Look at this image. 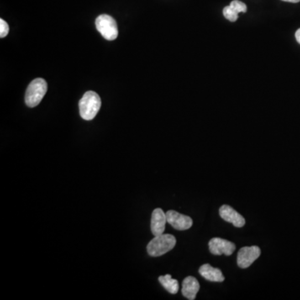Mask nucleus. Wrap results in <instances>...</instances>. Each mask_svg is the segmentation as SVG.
Here are the masks:
<instances>
[{
    "instance_id": "obj_1",
    "label": "nucleus",
    "mask_w": 300,
    "mask_h": 300,
    "mask_svg": "<svg viewBox=\"0 0 300 300\" xmlns=\"http://www.w3.org/2000/svg\"><path fill=\"white\" fill-rule=\"evenodd\" d=\"M80 116L85 120H92L101 108V99L94 91L85 93L79 103Z\"/></svg>"
},
{
    "instance_id": "obj_2",
    "label": "nucleus",
    "mask_w": 300,
    "mask_h": 300,
    "mask_svg": "<svg viewBox=\"0 0 300 300\" xmlns=\"http://www.w3.org/2000/svg\"><path fill=\"white\" fill-rule=\"evenodd\" d=\"M176 239L172 234L163 233L154 237L147 246L148 254L151 257H159L164 255L175 248Z\"/></svg>"
},
{
    "instance_id": "obj_3",
    "label": "nucleus",
    "mask_w": 300,
    "mask_h": 300,
    "mask_svg": "<svg viewBox=\"0 0 300 300\" xmlns=\"http://www.w3.org/2000/svg\"><path fill=\"white\" fill-rule=\"evenodd\" d=\"M48 90L46 81L43 79L33 80L26 90L25 103L28 107L33 108L39 105Z\"/></svg>"
},
{
    "instance_id": "obj_4",
    "label": "nucleus",
    "mask_w": 300,
    "mask_h": 300,
    "mask_svg": "<svg viewBox=\"0 0 300 300\" xmlns=\"http://www.w3.org/2000/svg\"><path fill=\"white\" fill-rule=\"evenodd\" d=\"M95 24L98 31L104 39L109 41L117 39L118 34V25L113 17L108 14H101L96 18Z\"/></svg>"
},
{
    "instance_id": "obj_5",
    "label": "nucleus",
    "mask_w": 300,
    "mask_h": 300,
    "mask_svg": "<svg viewBox=\"0 0 300 300\" xmlns=\"http://www.w3.org/2000/svg\"><path fill=\"white\" fill-rule=\"evenodd\" d=\"M260 254L261 250L259 247H243L239 249L237 256L238 265L241 269H247L260 256Z\"/></svg>"
},
{
    "instance_id": "obj_6",
    "label": "nucleus",
    "mask_w": 300,
    "mask_h": 300,
    "mask_svg": "<svg viewBox=\"0 0 300 300\" xmlns=\"http://www.w3.org/2000/svg\"><path fill=\"white\" fill-rule=\"evenodd\" d=\"M208 247H209V251L213 255L224 254L226 256H230L236 249V246L233 242L220 238H213L211 239L208 243Z\"/></svg>"
},
{
    "instance_id": "obj_7",
    "label": "nucleus",
    "mask_w": 300,
    "mask_h": 300,
    "mask_svg": "<svg viewBox=\"0 0 300 300\" xmlns=\"http://www.w3.org/2000/svg\"><path fill=\"white\" fill-rule=\"evenodd\" d=\"M167 222L177 230H187L193 225V219L190 216L169 210L166 213Z\"/></svg>"
},
{
    "instance_id": "obj_8",
    "label": "nucleus",
    "mask_w": 300,
    "mask_h": 300,
    "mask_svg": "<svg viewBox=\"0 0 300 300\" xmlns=\"http://www.w3.org/2000/svg\"><path fill=\"white\" fill-rule=\"evenodd\" d=\"M219 215L223 219L228 223H232L237 228H242L245 224V219L244 217L236 210H234L230 206L225 205V204L221 206L219 208Z\"/></svg>"
},
{
    "instance_id": "obj_9",
    "label": "nucleus",
    "mask_w": 300,
    "mask_h": 300,
    "mask_svg": "<svg viewBox=\"0 0 300 300\" xmlns=\"http://www.w3.org/2000/svg\"><path fill=\"white\" fill-rule=\"evenodd\" d=\"M166 213L161 208H155L153 211L151 217V231L154 236L163 234L166 225Z\"/></svg>"
},
{
    "instance_id": "obj_10",
    "label": "nucleus",
    "mask_w": 300,
    "mask_h": 300,
    "mask_svg": "<svg viewBox=\"0 0 300 300\" xmlns=\"http://www.w3.org/2000/svg\"><path fill=\"white\" fill-rule=\"evenodd\" d=\"M247 6L239 0H233L230 4L223 8V16L230 22H235L239 18V13H246Z\"/></svg>"
},
{
    "instance_id": "obj_11",
    "label": "nucleus",
    "mask_w": 300,
    "mask_h": 300,
    "mask_svg": "<svg viewBox=\"0 0 300 300\" xmlns=\"http://www.w3.org/2000/svg\"><path fill=\"white\" fill-rule=\"evenodd\" d=\"M199 272L202 277L211 282L221 283L223 282L225 280L221 270L219 269L213 268L211 266L210 264H203L200 267Z\"/></svg>"
},
{
    "instance_id": "obj_12",
    "label": "nucleus",
    "mask_w": 300,
    "mask_h": 300,
    "mask_svg": "<svg viewBox=\"0 0 300 300\" xmlns=\"http://www.w3.org/2000/svg\"><path fill=\"white\" fill-rule=\"evenodd\" d=\"M182 294L188 300H194L196 298L199 290H200V284L195 277L189 276L185 278L182 284Z\"/></svg>"
},
{
    "instance_id": "obj_13",
    "label": "nucleus",
    "mask_w": 300,
    "mask_h": 300,
    "mask_svg": "<svg viewBox=\"0 0 300 300\" xmlns=\"http://www.w3.org/2000/svg\"><path fill=\"white\" fill-rule=\"evenodd\" d=\"M159 281L162 286L170 294L175 295L179 291V289H180L179 282H178V280H174L171 275H166L160 276L159 278Z\"/></svg>"
},
{
    "instance_id": "obj_14",
    "label": "nucleus",
    "mask_w": 300,
    "mask_h": 300,
    "mask_svg": "<svg viewBox=\"0 0 300 300\" xmlns=\"http://www.w3.org/2000/svg\"><path fill=\"white\" fill-rule=\"evenodd\" d=\"M8 31H9V27H8V23L1 18L0 19V37L4 38V37L7 36Z\"/></svg>"
},
{
    "instance_id": "obj_15",
    "label": "nucleus",
    "mask_w": 300,
    "mask_h": 300,
    "mask_svg": "<svg viewBox=\"0 0 300 300\" xmlns=\"http://www.w3.org/2000/svg\"><path fill=\"white\" fill-rule=\"evenodd\" d=\"M295 38H296V40H297L298 43L300 44V28H299V29L296 31V33H295Z\"/></svg>"
},
{
    "instance_id": "obj_16",
    "label": "nucleus",
    "mask_w": 300,
    "mask_h": 300,
    "mask_svg": "<svg viewBox=\"0 0 300 300\" xmlns=\"http://www.w3.org/2000/svg\"><path fill=\"white\" fill-rule=\"evenodd\" d=\"M282 1H285V2H289V3H299L300 2V0H282Z\"/></svg>"
}]
</instances>
